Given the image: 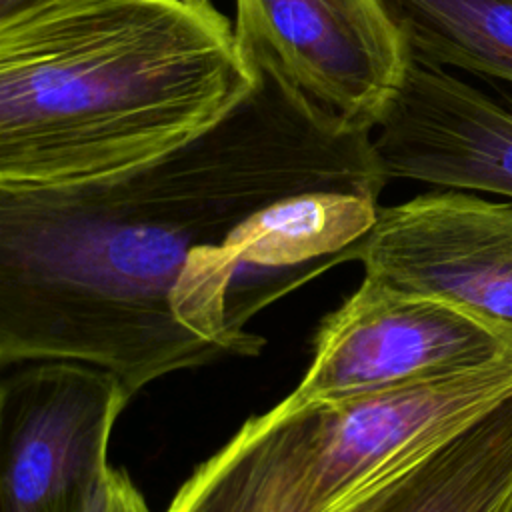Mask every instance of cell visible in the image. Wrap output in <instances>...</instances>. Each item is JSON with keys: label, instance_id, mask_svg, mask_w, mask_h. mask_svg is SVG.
Here are the masks:
<instances>
[{"label": "cell", "instance_id": "3", "mask_svg": "<svg viewBox=\"0 0 512 512\" xmlns=\"http://www.w3.org/2000/svg\"><path fill=\"white\" fill-rule=\"evenodd\" d=\"M512 394V358L248 418L166 512H348Z\"/></svg>", "mask_w": 512, "mask_h": 512}, {"label": "cell", "instance_id": "12", "mask_svg": "<svg viewBox=\"0 0 512 512\" xmlns=\"http://www.w3.org/2000/svg\"><path fill=\"white\" fill-rule=\"evenodd\" d=\"M42 0H0V18L4 16H10L26 6H32V4H38Z\"/></svg>", "mask_w": 512, "mask_h": 512}, {"label": "cell", "instance_id": "4", "mask_svg": "<svg viewBox=\"0 0 512 512\" xmlns=\"http://www.w3.org/2000/svg\"><path fill=\"white\" fill-rule=\"evenodd\" d=\"M236 40L260 76L318 130L372 134L412 50L384 0H234Z\"/></svg>", "mask_w": 512, "mask_h": 512}, {"label": "cell", "instance_id": "5", "mask_svg": "<svg viewBox=\"0 0 512 512\" xmlns=\"http://www.w3.org/2000/svg\"><path fill=\"white\" fill-rule=\"evenodd\" d=\"M502 358H512V330L364 274L320 322L306 374L278 404L296 410L348 400Z\"/></svg>", "mask_w": 512, "mask_h": 512}, {"label": "cell", "instance_id": "11", "mask_svg": "<svg viewBox=\"0 0 512 512\" xmlns=\"http://www.w3.org/2000/svg\"><path fill=\"white\" fill-rule=\"evenodd\" d=\"M86 512H152L128 472L106 466L96 482Z\"/></svg>", "mask_w": 512, "mask_h": 512}, {"label": "cell", "instance_id": "9", "mask_svg": "<svg viewBox=\"0 0 512 512\" xmlns=\"http://www.w3.org/2000/svg\"><path fill=\"white\" fill-rule=\"evenodd\" d=\"M348 512H512V394Z\"/></svg>", "mask_w": 512, "mask_h": 512}, {"label": "cell", "instance_id": "6", "mask_svg": "<svg viewBox=\"0 0 512 512\" xmlns=\"http://www.w3.org/2000/svg\"><path fill=\"white\" fill-rule=\"evenodd\" d=\"M130 396L108 372L30 362L0 384V512H86Z\"/></svg>", "mask_w": 512, "mask_h": 512}, {"label": "cell", "instance_id": "7", "mask_svg": "<svg viewBox=\"0 0 512 512\" xmlns=\"http://www.w3.org/2000/svg\"><path fill=\"white\" fill-rule=\"evenodd\" d=\"M356 260L398 290L512 330V200L448 190L378 208Z\"/></svg>", "mask_w": 512, "mask_h": 512}, {"label": "cell", "instance_id": "2", "mask_svg": "<svg viewBox=\"0 0 512 512\" xmlns=\"http://www.w3.org/2000/svg\"><path fill=\"white\" fill-rule=\"evenodd\" d=\"M210 0H42L0 18V190L142 168L226 120L258 86Z\"/></svg>", "mask_w": 512, "mask_h": 512}, {"label": "cell", "instance_id": "8", "mask_svg": "<svg viewBox=\"0 0 512 512\" xmlns=\"http://www.w3.org/2000/svg\"><path fill=\"white\" fill-rule=\"evenodd\" d=\"M370 138L388 180L512 200V112L438 64L410 56Z\"/></svg>", "mask_w": 512, "mask_h": 512}, {"label": "cell", "instance_id": "10", "mask_svg": "<svg viewBox=\"0 0 512 512\" xmlns=\"http://www.w3.org/2000/svg\"><path fill=\"white\" fill-rule=\"evenodd\" d=\"M414 56L512 82V0H384Z\"/></svg>", "mask_w": 512, "mask_h": 512}, {"label": "cell", "instance_id": "1", "mask_svg": "<svg viewBox=\"0 0 512 512\" xmlns=\"http://www.w3.org/2000/svg\"><path fill=\"white\" fill-rule=\"evenodd\" d=\"M386 182L370 134H326L262 80L210 132L128 174L0 190V362L90 364L132 398L258 356L250 320L356 260Z\"/></svg>", "mask_w": 512, "mask_h": 512}]
</instances>
